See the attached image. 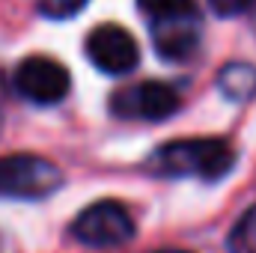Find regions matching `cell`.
Listing matches in <instances>:
<instances>
[{
  "label": "cell",
  "instance_id": "cell-6",
  "mask_svg": "<svg viewBox=\"0 0 256 253\" xmlns=\"http://www.w3.org/2000/svg\"><path fill=\"white\" fill-rule=\"evenodd\" d=\"M86 57L92 60L96 68H102L108 74H126V72H131L137 66L140 51H137L134 36L126 27H120V24H98L86 36Z\"/></svg>",
  "mask_w": 256,
  "mask_h": 253
},
{
  "label": "cell",
  "instance_id": "cell-1",
  "mask_svg": "<svg viewBox=\"0 0 256 253\" xmlns=\"http://www.w3.org/2000/svg\"><path fill=\"white\" fill-rule=\"evenodd\" d=\"M236 164V152L226 140L218 137H191V140H170L158 146L146 170L155 176H170V179H202L214 182L224 179Z\"/></svg>",
  "mask_w": 256,
  "mask_h": 253
},
{
  "label": "cell",
  "instance_id": "cell-2",
  "mask_svg": "<svg viewBox=\"0 0 256 253\" xmlns=\"http://www.w3.org/2000/svg\"><path fill=\"white\" fill-rule=\"evenodd\" d=\"M63 185V173L54 161L30 152L0 158V196L42 200Z\"/></svg>",
  "mask_w": 256,
  "mask_h": 253
},
{
  "label": "cell",
  "instance_id": "cell-7",
  "mask_svg": "<svg viewBox=\"0 0 256 253\" xmlns=\"http://www.w3.org/2000/svg\"><path fill=\"white\" fill-rule=\"evenodd\" d=\"M149 24H152L155 51L164 60H188L200 45V15L164 18V21H149Z\"/></svg>",
  "mask_w": 256,
  "mask_h": 253
},
{
  "label": "cell",
  "instance_id": "cell-12",
  "mask_svg": "<svg viewBox=\"0 0 256 253\" xmlns=\"http://www.w3.org/2000/svg\"><path fill=\"white\" fill-rule=\"evenodd\" d=\"M214 6L218 15L230 18V15H238V12H248V0H208Z\"/></svg>",
  "mask_w": 256,
  "mask_h": 253
},
{
  "label": "cell",
  "instance_id": "cell-10",
  "mask_svg": "<svg viewBox=\"0 0 256 253\" xmlns=\"http://www.w3.org/2000/svg\"><path fill=\"white\" fill-rule=\"evenodd\" d=\"M137 3H140V9L149 15V21L196 15V3H194V0H137Z\"/></svg>",
  "mask_w": 256,
  "mask_h": 253
},
{
  "label": "cell",
  "instance_id": "cell-5",
  "mask_svg": "<svg viewBox=\"0 0 256 253\" xmlns=\"http://www.w3.org/2000/svg\"><path fill=\"white\" fill-rule=\"evenodd\" d=\"M12 84H15V92L33 104H57L68 96L72 78H68L66 66L57 63L54 57L36 54V57H27L18 63Z\"/></svg>",
  "mask_w": 256,
  "mask_h": 253
},
{
  "label": "cell",
  "instance_id": "cell-13",
  "mask_svg": "<svg viewBox=\"0 0 256 253\" xmlns=\"http://www.w3.org/2000/svg\"><path fill=\"white\" fill-rule=\"evenodd\" d=\"M248 12L254 15V24H256V0H248Z\"/></svg>",
  "mask_w": 256,
  "mask_h": 253
},
{
  "label": "cell",
  "instance_id": "cell-8",
  "mask_svg": "<svg viewBox=\"0 0 256 253\" xmlns=\"http://www.w3.org/2000/svg\"><path fill=\"white\" fill-rule=\"evenodd\" d=\"M220 90L238 102L256 96V68L248 63H230L220 72Z\"/></svg>",
  "mask_w": 256,
  "mask_h": 253
},
{
  "label": "cell",
  "instance_id": "cell-3",
  "mask_svg": "<svg viewBox=\"0 0 256 253\" xmlns=\"http://www.w3.org/2000/svg\"><path fill=\"white\" fill-rule=\"evenodd\" d=\"M72 236L86 248H116L134 238V218L122 202L98 200L74 218Z\"/></svg>",
  "mask_w": 256,
  "mask_h": 253
},
{
  "label": "cell",
  "instance_id": "cell-11",
  "mask_svg": "<svg viewBox=\"0 0 256 253\" xmlns=\"http://www.w3.org/2000/svg\"><path fill=\"white\" fill-rule=\"evenodd\" d=\"M90 0H39V12L45 18H72L78 15Z\"/></svg>",
  "mask_w": 256,
  "mask_h": 253
},
{
  "label": "cell",
  "instance_id": "cell-4",
  "mask_svg": "<svg viewBox=\"0 0 256 253\" xmlns=\"http://www.w3.org/2000/svg\"><path fill=\"white\" fill-rule=\"evenodd\" d=\"M179 104H182L179 92L161 80H143V84L122 86L110 98V110L120 120H143V122L167 120L179 110Z\"/></svg>",
  "mask_w": 256,
  "mask_h": 253
},
{
  "label": "cell",
  "instance_id": "cell-9",
  "mask_svg": "<svg viewBox=\"0 0 256 253\" xmlns=\"http://www.w3.org/2000/svg\"><path fill=\"white\" fill-rule=\"evenodd\" d=\"M230 253H256V206L236 220L230 232Z\"/></svg>",
  "mask_w": 256,
  "mask_h": 253
},
{
  "label": "cell",
  "instance_id": "cell-14",
  "mask_svg": "<svg viewBox=\"0 0 256 253\" xmlns=\"http://www.w3.org/2000/svg\"><path fill=\"white\" fill-rule=\"evenodd\" d=\"M158 253H191V250H158Z\"/></svg>",
  "mask_w": 256,
  "mask_h": 253
}]
</instances>
